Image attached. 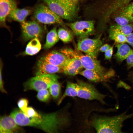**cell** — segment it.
I'll list each match as a JSON object with an SVG mask.
<instances>
[{"mask_svg": "<svg viewBox=\"0 0 133 133\" xmlns=\"http://www.w3.org/2000/svg\"><path fill=\"white\" fill-rule=\"evenodd\" d=\"M127 42L133 48V33L126 36Z\"/></svg>", "mask_w": 133, "mask_h": 133, "instance_id": "d6a6232c", "label": "cell"}, {"mask_svg": "<svg viewBox=\"0 0 133 133\" xmlns=\"http://www.w3.org/2000/svg\"><path fill=\"white\" fill-rule=\"evenodd\" d=\"M36 70V75L63 73L62 68L50 64L40 59L37 63Z\"/></svg>", "mask_w": 133, "mask_h": 133, "instance_id": "5bb4252c", "label": "cell"}, {"mask_svg": "<svg viewBox=\"0 0 133 133\" xmlns=\"http://www.w3.org/2000/svg\"><path fill=\"white\" fill-rule=\"evenodd\" d=\"M110 38L117 44L124 43L127 42L126 36L121 33L114 31H109Z\"/></svg>", "mask_w": 133, "mask_h": 133, "instance_id": "484cf974", "label": "cell"}, {"mask_svg": "<svg viewBox=\"0 0 133 133\" xmlns=\"http://www.w3.org/2000/svg\"><path fill=\"white\" fill-rule=\"evenodd\" d=\"M118 11L127 17L133 23V1Z\"/></svg>", "mask_w": 133, "mask_h": 133, "instance_id": "4316f807", "label": "cell"}, {"mask_svg": "<svg viewBox=\"0 0 133 133\" xmlns=\"http://www.w3.org/2000/svg\"><path fill=\"white\" fill-rule=\"evenodd\" d=\"M79 74L88 80L93 82L104 81L97 72L92 70L85 69L84 70L81 71Z\"/></svg>", "mask_w": 133, "mask_h": 133, "instance_id": "7402d4cb", "label": "cell"}, {"mask_svg": "<svg viewBox=\"0 0 133 133\" xmlns=\"http://www.w3.org/2000/svg\"><path fill=\"white\" fill-rule=\"evenodd\" d=\"M102 42L100 37L91 39L87 37L81 39L78 42L77 49L92 58L97 59Z\"/></svg>", "mask_w": 133, "mask_h": 133, "instance_id": "ba28073f", "label": "cell"}, {"mask_svg": "<svg viewBox=\"0 0 133 133\" xmlns=\"http://www.w3.org/2000/svg\"><path fill=\"white\" fill-rule=\"evenodd\" d=\"M77 96L84 99L97 100L104 104V100L106 95L99 92L92 84L80 80H78Z\"/></svg>", "mask_w": 133, "mask_h": 133, "instance_id": "8992f818", "label": "cell"}, {"mask_svg": "<svg viewBox=\"0 0 133 133\" xmlns=\"http://www.w3.org/2000/svg\"><path fill=\"white\" fill-rule=\"evenodd\" d=\"M58 79V76L55 74L36 75L24 83V90L25 91L33 90L38 91L47 89L53 81Z\"/></svg>", "mask_w": 133, "mask_h": 133, "instance_id": "5b68a950", "label": "cell"}, {"mask_svg": "<svg viewBox=\"0 0 133 133\" xmlns=\"http://www.w3.org/2000/svg\"><path fill=\"white\" fill-rule=\"evenodd\" d=\"M70 57L61 51H52L42 56L40 59L63 68Z\"/></svg>", "mask_w": 133, "mask_h": 133, "instance_id": "8fae6325", "label": "cell"}, {"mask_svg": "<svg viewBox=\"0 0 133 133\" xmlns=\"http://www.w3.org/2000/svg\"><path fill=\"white\" fill-rule=\"evenodd\" d=\"M10 115L19 126L35 127L50 133L63 131L71 122L69 115L63 109L49 113L39 112L37 116L28 117L19 109H16Z\"/></svg>", "mask_w": 133, "mask_h": 133, "instance_id": "6da1fadb", "label": "cell"}, {"mask_svg": "<svg viewBox=\"0 0 133 133\" xmlns=\"http://www.w3.org/2000/svg\"><path fill=\"white\" fill-rule=\"evenodd\" d=\"M109 31L116 32L127 36L133 31V24L130 23L120 25L116 23L110 26Z\"/></svg>", "mask_w": 133, "mask_h": 133, "instance_id": "44dd1931", "label": "cell"}, {"mask_svg": "<svg viewBox=\"0 0 133 133\" xmlns=\"http://www.w3.org/2000/svg\"><path fill=\"white\" fill-rule=\"evenodd\" d=\"M111 47L110 45L108 44H105L101 46L99 49V51L102 52H105Z\"/></svg>", "mask_w": 133, "mask_h": 133, "instance_id": "836d02e7", "label": "cell"}, {"mask_svg": "<svg viewBox=\"0 0 133 133\" xmlns=\"http://www.w3.org/2000/svg\"><path fill=\"white\" fill-rule=\"evenodd\" d=\"M77 95L78 85L77 83L67 81L65 91L58 101V104H60L67 97H75L77 96Z\"/></svg>", "mask_w": 133, "mask_h": 133, "instance_id": "ac0fdd59", "label": "cell"}, {"mask_svg": "<svg viewBox=\"0 0 133 133\" xmlns=\"http://www.w3.org/2000/svg\"><path fill=\"white\" fill-rule=\"evenodd\" d=\"M57 33L59 39L63 42H69L73 39V36L70 32L63 28L59 29Z\"/></svg>", "mask_w": 133, "mask_h": 133, "instance_id": "cb8c5ba5", "label": "cell"}, {"mask_svg": "<svg viewBox=\"0 0 133 133\" xmlns=\"http://www.w3.org/2000/svg\"><path fill=\"white\" fill-rule=\"evenodd\" d=\"M72 0L73 2L77 3L80 0Z\"/></svg>", "mask_w": 133, "mask_h": 133, "instance_id": "e575fe53", "label": "cell"}, {"mask_svg": "<svg viewBox=\"0 0 133 133\" xmlns=\"http://www.w3.org/2000/svg\"><path fill=\"white\" fill-rule=\"evenodd\" d=\"M1 66L0 64V91L3 93H6L7 92L5 89L3 83L2 79V76L1 74Z\"/></svg>", "mask_w": 133, "mask_h": 133, "instance_id": "1f68e13d", "label": "cell"}, {"mask_svg": "<svg viewBox=\"0 0 133 133\" xmlns=\"http://www.w3.org/2000/svg\"><path fill=\"white\" fill-rule=\"evenodd\" d=\"M126 64L128 68L133 67V53L126 59Z\"/></svg>", "mask_w": 133, "mask_h": 133, "instance_id": "4dcf8cb0", "label": "cell"}, {"mask_svg": "<svg viewBox=\"0 0 133 133\" xmlns=\"http://www.w3.org/2000/svg\"><path fill=\"white\" fill-rule=\"evenodd\" d=\"M57 27H54L47 34L45 43L43 48L47 50L54 46L59 40Z\"/></svg>", "mask_w": 133, "mask_h": 133, "instance_id": "ffe728a7", "label": "cell"}, {"mask_svg": "<svg viewBox=\"0 0 133 133\" xmlns=\"http://www.w3.org/2000/svg\"><path fill=\"white\" fill-rule=\"evenodd\" d=\"M50 94L47 89L42 90L38 91L36 97L39 101L46 102L49 100Z\"/></svg>", "mask_w": 133, "mask_h": 133, "instance_id": "83f0119b", "label": "cell"}, {"mask_svg": "<svg viewBox=\"0 0 133 133\" xmlns=\"http://www.w3.org/2000/svg\"><path fill=\"white\" fill-rule=\"evenodd\" d=\"M17 104L19 109L24 113L28 107V100L26 98H21L18 101Z\"/></svg>", "mask_w": 133, "mask_h": 133, "instance_id": "f1b7e54d", "label": "cell"}, {"mask_svg": "<svg viewBox=\"0 0 133 133\" xmlns=\"http://www.w3.org/2000/svg\"><path fill=\"white\" fill-rule=\"evenodd\" d=\"M17 7L16 0H0V24L2 27L8 29L6 19L11 11Z\"/></svg>", "mask_w": 133, "mask_h": 133, "instance_id": "7c38bea8", "label": "cell"}, {"mask_svg": "<svg viewBox=\"0 0 133 133\" xmlns=\"http://www.w3.org/2000/svg\"><path fill=\"white\" fill-rule=\"evenodd\" d=\"M133 116V113H124L113 117L96 115L91 118L90 123L97 133H121L124 121Z\"/></svg>", "mask_w": 133, "mask_h": 133, "instance_id": "7a4b0ae2", "label": "cell"}, {"mask_svg": "<svg viewBox=\"0 0 133 133\" xmlns=\"http://www.w3.org/2000/svg\"><path fill=\"white\" fill-rule=\"evenodd\" d=\"M94 22L93 20L82 21L67 24L73 33L80 39L88 37L94 30Z\"/></svg>", "mask_w": 133, "mask_h": 133, "instance_id": "9c48e42d", "label": "cell"}, {"mask_svg": "<svg viewBox=\"0 0 133 133\" xmlns=\"http://www.w3.org/2000/svg\"><path fill=\"white\" fill-rule=\"evenodd\" d=\"M113 46L105 52L104 57L105 59L107 60L111 59L113 54Z\"/></svg>", "mask_w": 133, "mask_h": 133, "instance_id": "f546056e", "label": "cell"}, {"mask_svg": "<svg viewBox=\"0 0 133 133\" xmlns=\"http://www.w3.org/2000/svg\"><path fill=\"white\" fill-rule=\"evenodd\" d=\"M61 51L69 57L78 58L81 61L83 68L96 72L104 81L112 76L111 73L106 71L105 68L101 66L100 62L97 59L70 48H65Z\"/></svg>", "mask_w": 133, "mask_h": 133, "instance_id": "3957f363", "label": "cell"}, {"mask_svg": "<svg viewBox=\"0 0 133 133\" xmlns=\"http://www.w3.org/2000/svg\"><path fill=\"white\" fill-rule=\"evenodd\" d=\"M43 0L52 11L62 18L71 20L77 13V3L71 0Z\"/></svg>", "mask_w": 133, "mask_h": 133, "instance_id": "277c9868", "label": "cell"}, {"mask_svg": "<svg viewBox=\"0 0 133 133\" xmlns=\"http://www.w3.org/2000/svg\"><path fill=\"white\" fill-rule=\"evenodd\" d=\"M131 78L132 79V80L133 82V72L132 74V75Z\"/></svg>", "mask_w": 133, "mask_h": 133, "instance_id": "d590c367", "label": "cell"}, {"mask_svg": "<svg viewBox=\"0 0 133 133\" xmlns=\"http://www.w3.org/2000/svg\"><path fill=\"white\" fill-rule=\"evenodd\" d=\"M14 118L10 115L0 117V133H17L21 131Z\"/></svg>", "mask_w": 133, "mask_h": 133, "instance_id": "4fadbf2b", "label": "cell"}, {"mask_svg": "<svg viewBox=\"0 0 133 133\" xmlns=\"http://www.w3.org/2000/svg\"><path fill=\"white\" fill-rule=\"evenodd\" d=\"M41 47V44L38 38H34L27 44L24 54L27 55H33L40 51Z\"/></svg>", "mask_w": 133, "mask_h": 133, "instance_id": "d6986e66", "label": "cell"}, {"mask_svg": "<svg viewBox=\"0 0 133 133\" xmlns=\"http://www.w3.org/2000/svg\"><path fill=\"white\" fill-rule=\"evenodd\" d=\"M83 68L80 60L75 57H70L63 68L66 75L74 76L78 74Z\"/></svg>", "mask_w": 133, "mask_h": 133, "instance_id": "9a60e30c", "label": "cell"}, {"mask_svg": "<svg viewBox=\"0 0 133 133\" xmlns=\"http://www.w3.org/2000/svg\"><path fill=\"white\" fill-rule=\"evenodd\" d=\"M32 10L26 9H19L17 7L12 10L8 15L11 19L21 23L24 21L26 18L32 12Z\"/></svg>", "mask_w": 133, "mask_h": 133, "instance_id": "e0dca14e", "label": "cell"}, {"mask_svg": "<svg viewBox=\"0 0 133 133\" xmlns=\"http://www.w3.org/2000/svg\"><path fill=\"white\" fill-rule=\"evenodd\" d=\"M117 51L115 57L118 61L121 62L133 53V50L127 44L124 43L117 44L116 46Z\"/></svg>", "mask_w": 133, "mask_h": 133, "instance_id": "2e32d148", "label": "cell"}, {"mask_svg": "<svg viewBox=\"0 0 133 133\" xmlns=\"http://www.w3.org/2000/svg\"><path fill=\"white\" fill-rule=\"evenodd\" d=\"M21 27L22 37L25 41L39 37L43 32L42 27L35 21H24L21 23Z\"/></svg>", "mask_w": 133, "mask_h": 133, "instance_id": "30bf717a", "label": "cell"}, {"mask_svg": "<svg viewBox=\"0 0 133 133\" xmlns=\"http://www.w3.org/2000/svg\"><path fill=\"white\" fill-rule=\"evenodd\" d=\"M33 15L37 20L43 24H64L62 18L52 11L47 6L43 4H40L36 7Z\"/></svg>", "mask_w": 133, "mask_h": 133, "instance_id": "52a82bcc", "label": "cell"}, {"mask_svg": "<svg viewBox=\"0 0 133 133\" xmlns=\"http://www.w3.org/2000/svg\"><path fill=\"white\" fill-rule=\"evenodd\" d=\"M61 85L57 79L52 83L49 89L50 93L53 98L55 99L59 96L61 90Z\"/></svg>", "mask_w": 133, "mask_h": 133, "instance_id": "d4e9b609", "label": "cell"}, {"mask_svg": "<svg viewBox=\"0 0 133 133\" xmlns=\"http://www.w3.org/2000/svg\"><path fill=\"white\" fill-rule=\"evenodd\" d=\"M114 15H115V17H114L115 21L116 23L118 25H126L132 22L127 17L119 11L115 13L112 16Z\"/></svg>", "mask_w": 133, "mask_h": 133, "instance_id": "603a6c76", "label": "cell"}]
</instances>
